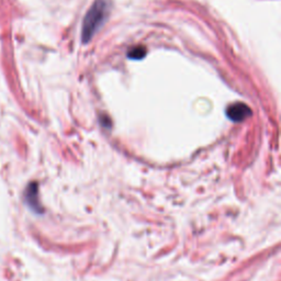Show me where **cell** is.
Segmentation results:
<instances>
[{"instance_id": "cell-1", "label": "cell", "mask_w": 281, "mask_h": 281, "mask_svg": "<svg viewBox=\"0 0 281 281\" xmlns=\"http://www.w3.org/2000/svg\"><path fill=\"white\" fill-rule=\"evenodd\" d=\"M110 12V3L108 0H96L84 19L82 39L84 43L91 40L99 30Z\"/></svg>"}, {"instance_id": "cell-2", "label": "cell", "mask_w": 281, "mask_h": 281, "mask_svg": "<svg viewBox=\"0 0 281 281\" xmlns=\"http://www.w3.org/2000/svg\"><path fill=\"white\" fill-rule=\"evenodd\" d=\"M25 205L33 210V212L42 213V207L39 201V190L37 183H30L24 191Z\"/></svg>"}, {"instance_id": "cell-3", "label": "cell", "mask_w": 281, "mask_h": 281, "mask_svg": "<svg viewBox=\"0 0 281 281\" xmlns=\"http://www.w3.org/2000/svg\"><path fill=\"white\" fill-rule=\"evenodd\" d=\"M227 117L235 122H240L245 119H247L251 114L249 108L244 104H234L227 108L226 111Z\"/></svg>"}, {"instance_id": "cell-4", "label": "cell", "mask_w": 281, "mask_h": 281, "mask_svg": "<svg viewBox=\"0 0 281 281\" xmlns=\"http://www.w3.org/2000/svg\"><path fill=\"white\" fill-rule=\"evenodd\" d=\"M145 54H146V51L144 47H134L129 52L127 56L132 60H140V59H143V57L145 56Z\"/></svg>"}]
</instances>
